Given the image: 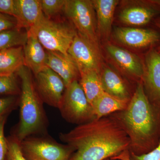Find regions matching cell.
I'll return each instance as SVG.
<instances>
[{"label": "cell", "instance_id": "6da1fadb", "mask_svg": "<svg viewBox=\"0 0 160 160\" xmlns=\"http://www.w3.org/2000/svg\"><path fill=\"white\" fill-rule=\"evenodd\" d=\"M60 139L73 150L70 160H105L129 150L130 140L109 116L78 125Z\"/></svg>", "mask_w": 160, "mask_h": 160}, {"label": "cell", "instance_id": "7a4b0ae2", "mask_svg": "<svg viewBox=\"0 0 160 160\" xmlns=\"http://www.w3.org/2000/svg\"><path fill=\"white\" fill-rule=\"evenodd\" d=\"M130 140L129 152L140 156L150 152L160 141V111L152 105L142 82L137 83L127 108L108 116Z\"/></svg>", "mask_w": 160, "mask_h": 160}, {"label": "cell", "instance_id": "3957f363", "mask_svg": "<svg viewBox=\"0 0 160 160\" xmlns=\"http://www.w3.org/2000/svg\"><path fill=\"white\" fill-rule=\"evenodd\" d=\"M16 73L22 82L20 121L16 138L21 142L39 130L42 125L43 115L31 71L24 66Z\"/></svg>", "mask_w": 160, "mask_h": 160}, {"label": "cell", "instance_id": "277c9868", "mask_svg": "<svg viewBox=\"0 0 160 160\" xmlns=\"http://www.w3.org/2000/svg\"><path fill=\"white\" fill-rule=\"evenodd\" d=\"M29 32L35 34L47 51L58 52L65 55L68 54V50L77 33L72 24L51 20L45 16L36 27Z\"/></svg>", "mask_w": 160, "mask_h": 160}, {"label": "cell", "instance_id": "5b68a950", "mask_svg": "<svg viewBox=\"0 0 160 160\" xmlns=\"http://www.w3.org/2000/svg\"><path fill=\"white\" fill-rule=\"evenodd\" d=\"M59 109L63 118L72 124L82 125L96 118L78 80L66 87Z\"/></svg>", "mask_w": 160, "mask_h": 160}, {"label": "cell", "instance_id": "8992f818", "mask_svg": "<svg viewBox=\"0 0 160 160\" xmlns=\"http://www.w3.org/2000/svg\"><path fill=\"white\" fill-rule=\"evenodd\" d=\"M103 50L109 65L132 84L142 82L144 73L143 58L110 41L104 42Z\"/></svg>", "mask_w": 160, "mask_h": 160}, {"label": "cell", "instance_id": "52a82bcc", "mask_svg": "<svg viewBox=\"0 0 160 160\" xmlns=\"http://www.w3.org/2000/svg\"><path fill=\"white\" fill-rule=\"evenodd\" d=\"M63 12L78 33L100 45L92 1L66 0Z\"/></svg>", "mask_w": 160, "mask_h": 160}, {"label": "cell", "instance_id": "ba28073f", "mask_svg": "<svg viewBox=\"0 0 160 160\" xmlns=\"http://www.w3.org/2000/svg\"><path fill=\"white\" fill-rule=\"evenodd\" d=\"M68 54L74 61L80 72L95 70L100 72L104 62L100 45L77 33Z\"/></svg>", "mask_w": 160, "mask_h": 160}, {"label": "cell", "instance_id": "9c48e42d", "mask_svg": "<svg viewBox=\"0 0 160 160\" xmlns=\"http://www.w3.org/2000/svg\"><path fill=\"white\" fill-rule=\"evenodd\" d=\"M28 160H70L73 152L69 146L37 138H26L20 142Z\"/></svg>", "mask_w": 160, "mask_h": 160}, {"label": "cell", "instance_id": "30bf717a", "mask_svg": "<svg viewBox=\"0 0 160 160\" xmlns=\"http://www.w3.org/2000/svg\"><path fill=\"white\" fill-rule=\"evenodd\" d=\"M112 36L121 46L135 49L154 48L160 41V33L155 29L134 27H116Z\"/></svg>", "mask_w": 160, "mask_h": 160}, {"label": "cell", "instance_id": "8fae6325", "mask_svg": "<svg viewBox=\"0 0 160 160\" xmlns=\"http://www.w3.org/2000/svg\"><path fill=\"white\" fill-rule=\"evenodd\" d=\"M143 58V89L152 105L160 111V52L152 48L146 52Z\"/></svg>", "mask_w": 160, "mask_h": 160}, {"label": "cell", "instance_id": "7c38bea8", "mask_svg": "<svg viewBox=\"0 0 160 160\" xmlns=\"http://www.w3.org/2000/svg\"><path fill=\"white\" fill-rule=\"evenodd\" d=\"M160 14V9L150 1H131L124 5L118 14L119 21L129 27L146 26Z\"/></svg>", "mask_w": 160, "mask_h": 160}, {"label": "cell", "instance_id": "4fadbf2b", "mask_svg": "<svg viewBox=\"0 0 160 160\" xmlns=\"http://www.w3.org/2000/svg\"><path fill=\"white\" fill-rule=\"evenodd\" d=\"M100 75L104 92L118 99L130 102L137 85L130 82L117 70L105 62Z\"/></svg>", "mask_w": 160, "mask_h": 160}, {"label": "cell", "instance_id": "5bb4252c", "mask_svg": "<svg viewBox=\"0 0 160 160\" xmlns=\"http://www.w3.org/2000/svg\"><path fill=\"white\" fill-rule=\"evenodd\" d=\"M35 76L38 90L43 101L59 109L66 89L62 78L47 66Z\"/></svg>", "mask_w": 160, "mask_h": 160}, {"label": "cell", "instance_id": "9a60e30c", "mask_svg": "<svg viewBox=\"0 0 160 160\" xmlns=\"http://www.w3.org/2000/svg\"><path fill=\"white\" fill-rule=\"evenodd\" d=\"M17 27L26 31L34 29L44 17L41 0H15Z\"/></svg>", "mask_w": 160, "mask_h": 160}, {"label": "cell", "instance_id": "2e32d148", "mask_svg": "<svg viewBox=\"0 0 160 160\" xmlns=\"http://www.w3.org/2000/svg\"><path fill=\"white\" fill-rule=\"evenodd\" d=\"M46 66L62 78L66 88L80 78L78 66L71 57L58 52L47 51Z\"/></svg>", "mask_w": 160, "mask_h": 160}, {"label": "cell", "instance_id": "e0dca14e", "mask_svg": "<svg viewBox=\"0 0 160 160\" xmlns=\"http://www.w3.org/2000/svg\"><path fill=\"white\" fill-rule=\"evenodd\" d=\"M96 12L99 39L104 42L109 41L116 9L119 3L117 0H93Z\"/></svg>", "mask_w": 160, "mask_h": 160}, {"label": "cell", "instance_id": "ac0fdd59", "mask_svg": "<svg viewBox=\"0 0 160 160\" xmlns=\"http://www.w3.org/2000/svg\"><path fill=\"white\" fill-rule=\"evenodd\" d=\"M27 32L28 38L23 46L25 66L36 75L46 66L47 53L35 34Z\"/></svg>", "mask_w": 160, "mask_h": 160}, {"label": "cell", "instance_id": "d6986e66", "mask_svg": "<svg viewBox=\"0 0 160 160\" xmlns=\"http://www.w3.org/2000/svg\"><path fill=\"white\" fill-rule=\"evenodd\" d=\"M24 66L23 46L12 47L0 52V74L16 73Z\"/></svg>", "mask_w": 160, "mask_h": 160}, {"label": "cell", "instance_id": "ffe728a7", "mask_svg": "<svg viewBox=\"0 0 160 160\" xmlns=\"http://www.w3.org/2000/svg\"><path fill=\"white\" fill-rule=\"evenodd\" d=\"M129 102L118 99L103 92L95 100L92 106L96 118L99 119L124 110L127 108Z\"/></svg>", "mask_w": 160, "mask_h": 160}, {"label": "cell", "instance_id": "44dd1931", "mask_svg": "<svg viewBox=\"0 0 160 160\" xmlns=\"http://www.w3.org/2000/svg\"><path fill=\"white\" fill-rule=\"evenodd\" d=\"M79 83L91 106L104 92L100 72L95 70L80 72Z\"/></svg>", "mask_w": 160, "mask_h": 160}, {"label": "cell", "instance_id": "7402d4cb", "mask_svg": "<svg viewBox=\"0 0 160 160\" xmlns=\"http://www.w3.org/2000/svg\"><path fill=\"white\" fill-rule=\"evenodd\" d=\"M28 32L16 27L0 32V52L12 47L24 46Z\"/></svg>", "mask_w": 160, "mask_h": 160}, {"label": "cell", "instance_id": "603a6c76", "mask_svg": "<svg viewBox=\"0 0 160 160\" xmlns=\"http://www.w3.org/2000/svg\"><path fill=\"white\" fill-rule=\"evenodd\" d=\"M20 92L15 74H0V95H16Z\"/></svg>", "mask_w": 160, "mask_h": 160}, {"label": "cell", "instance_id": "cb8c5ba5", "mask_svg": "<svg viewBox=\"0 0 160 160\" xmlns=\"http://www.w3.org/2000/svg\"><path fill=\"white\" fill-rule=\"evenodd\" d=\"M66 0H41V7L44 15L50 18L63 12Z\"/></svg>", "mask_w": 160, "mask_h": 160}, {"label": "cell", "instance_id": "d4e9b609", "mask_svg": "<svg viewBox=\"0 0 160 160\" xmlns=\"http://www.w3.org/2000/svg\"><path fill=\"white\" fill-rule=\"evenodd\" d=\"M8 150L6 159L7 160H28L24 155L20 142L17 139L7 141Z\"/></svg>", "mask_w": 160, "mask_h": 160}, {"label": "cell", "instance_id": "484cf974", "mask_svg": "<svg viewBox=\"0 0 160 160\" xmlns=\"http://www.w3.org/2000/svg\"><path fill=\"white\" fill-rule=\"evenodd\" d=\"M6 120V115L0 118V160H6L8 142L4 136V126Z\"/></svg>", "mask_w": 160, "mask_h": 160}, {"label": "cell", "instance_id": "4316f807", "mask_svg": "<svg viewBox=\"0 0 160 160\" xmlns=\"http://www.w3.org/2000/svg\"><path fill=\"white\" fill-rule=\"evenodd\" d=\"M17 27V21L13 17L0 13V32Z\"/></svg>", "mask_w": 160, "mask_h": 160}, {"label": "cell", "instance_id": "83f0119b", "mask_svg": "<svg viewBox=\"0 0 160 160\" xmlns=\"http://www.w3.org/2000/svg\"><path fill=\"white\" fill-rule=\"evenodd\" d=\"M130 158L131 160H160V141L157 146L150 152L140 156L130 153Z\"/></svg>", "mask_w": 160, "mask_h": 160}, {"label": "cell", "instance_id": "f1b7e54d", "mask_svg": "<svg viewBox=\"0 0 160 160\" xmlns=\"http://www.w3.org/2000/svg\"><path fill=\"white\" fill-rule=\"evenodd\" d=\"M15 101L14 96L0 98V118L6 115V113L14 105Z\"/></svg>", "mask_w": 160, "mask_h": 160}, {"label": "cell", "instance_id": "f546056e", "mask_svg": "<svg viewBox=\"0 0 160 160\" xmlns=\"http://www.w3.org/2000/svg\"><path fill=\"white\" fill-rule=\"evenodd\" d=\"M0 13L14 17L15 14V0H0Z\"/></svg>", "mask_w": 160, "mask_h": 160}, {"label": "cell", "instance_id": "4dcf8cb0", "mask_svg": "<svg viewBox=\"0 0 160 160\" xmlns=\"http://www.w3.org/2000/svg\"><path fill=\"white\" fill-rule=\"evenodd\" d=\"M111 158L116 160H131L130 158V153L129 150H126L120 153L118 155Z\"/></svg>", "mask_w": 160, "mask_h": 160}, {"label": "cell", "instance_id": "1f68e13d", "mask_svg": "<svg viewBox=\"0 0 160 160\" xmlns=\"http://www.w3.org/2000/svg\"><path fill=\"white\" fill-rule=\"evenodd\" d=\"M154 24L160 30V17L155 18L154 19ZM157 51L160 52V44L156 48Z\"/></svg>", "mask_w": 160, "mask_h": 160}, {"label": "cell", "instance_id": "d6a6232c", "mask_svg": "<svg viewBox=\"0 0 160 160\" xmlns=\"http://www.w3.org/2000/svg\"><path fill=\"white\" fill-rule=\"evenodd\" d=\"M153 2L160 9V0H152Z\"/></svg>", "mask_w": 160, "mask_h": 160}, {"label": "cell", "instance_id": "836d02e7", "mask_svg": "<svg viewBox=\"0 0 160 160\" xmlns=\"http://www.w3.org/2000/svg\"><path fill=\"white\" fill-rule=\"evenodd\" d=\"M105 160H116L113 159H112V158H109V159H106Z\"/></svg>", "mask_w": 160, "mask_h": 160}]
</instances>
